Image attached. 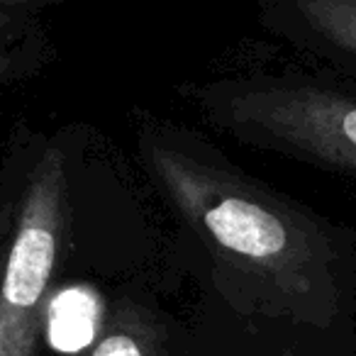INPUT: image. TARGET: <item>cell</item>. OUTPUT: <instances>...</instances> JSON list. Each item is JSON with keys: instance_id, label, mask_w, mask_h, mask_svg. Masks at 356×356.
Masks as SVG:
<instances>
[{"instance_id": "6da1fadb", "label": "cell", "mask_w": 356, "mask_h": 356, "mask_svg": "<svg viewBox=\"0 0 356 356\" xmlns=\"http://www.w3.org/2000/svg\"><path fill=\"white\" fill-rule=\"evenodd\" d=\"M149 159L181 213L215 247L286 293L310 291L317 249L296 215L184 152L156 144Z\"/></svg>"}, {"instance_id": "7a4b0ae2", "label": "cell", "mask_w": 356, "mask_h": 356, "mask_svg": "<svg viewBox=\"0 0 356 356\" xmlns=\"http://www.w3.org/2000/svg\"><path fill=\"white\" fill-rule=\"evenodd\" d=\"M64 195V159L49 152L27 186L0 283V356H32L42 298L56 259Z\"/></svg>"}, {"instance_id": "3957f363", "label": "cell", "mask_w": 356, "mask_h": 356, "mask_svg": "<svg viewBox=\"0 0 356 356\" xmlns=\"http://www.w3.org/2000/svg\"><path fill=\"white\" fill-rule=\"evenodd\" d=\"M227 120L320 161L356 171V100L307 86L259 88L227 100Z\"/></svg>"}, {"instance_id": "277c9868", "label": "cell", "mask_w": 356, "mask_h": 356, "mask_svg": "<svg viewBox=\"0 0 356 356\" xmlns=\"http://www.w3.org/2000/svg\"><path fill=\"white\" fill-rule=\"evenodd\" d=\"M98 325L100 298L86 286H74L56 293L47 307L49 344L66 354H76L93 344Z\"/></svg>"}, {"instance_id": "5b68a950", "label": "cell", "mask_w": 356, "mask_h": 356, "mask_svg": "<svg viewBox=\"0 0 356 356\" xmlns=\"http://www.w3.org/2000/svg\"><path fill=\"white\" fill-rule=\"evenodd\" d=\"M298 6L325 40L356 54V0H298Z\"/></svg>"}, {"instance_id": "8992f818", "label": "cell", "mask_w": 356, "mask_h": 356, "mask_svg": "<svg viewBox=\"0 0 356 356\" xmlns=\"http://www.w3.org/2000/svg\"><path fill=\"white\" fill-rule=\"evenodd\" d=\"M88 356H149V346L139 334L118 327L105 332L93 344Z\"/></svg>"}]
</instances>
